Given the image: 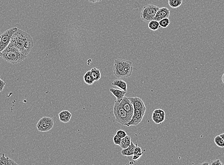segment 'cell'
I'll list each match as a JSON object with an SVG mask.
<instances>
[{
	"label": "cell",
	"instance_id": "cell-1",
	"mask_svg": "<svg viewBox=\"0 0 224 165\" xmlns=\"http://www.w3.org/2000/svg\"><path fill=\"white\" fill-rule=\"evenodd\" d=\"M10 42L25 55L28 54L34 46V42L31 35L18 28L11 37Z\"/></svg>",
	"mask_w": 224,
	"mask_h": 165
},
{
	"label": "cell",
	"instance_id": "cell-2",
	"mask_svg": "<svg viewBox=\"0 0 224 165\" xmlns=\"http://www.w3.org/2000/svg\"><path fill=\"white\" fill-rule=\"evenodd\" d=\"M133 71L131 61L124 59L114 60L113 73L117 78H127L131 75Z\"/></svg>",
	"mask_w": 224,
	"mask_h": 165
},
{
	"label": "cell",
	"instance_id": "cell-3",
	"mask_svg": "<svg viewBox=\"0 0 224 165\" xmlns=\"http://www.w3.org/2000/svg\"><path fill=\"white\" fill-rule=\"evenodd\" d=\"M2 52V59L5 61L10 62L12 64L19 63L27 58V55L21 52L11 42Z\"/></svg>",
	"mask_w": 224,
	"mask_h": 165
},
{
	"label": "cell",
	"instance_id": "cell-4",
	"mask_svg": "<svg viewBox=\"0 0 224 165\" xmlns=\"http://www.w3.org/2000/svg\"><path fill=\"white\" fill-rule=\"evenodd\" d=\"M113 111L116 121L123 125L126 126L128 122L131 120L132 117L129 116L128 112L121 106L120 101H115Z\"/></svg>",
	"mask_w": 224,
	"mask_h": 165
},
{
	"label": "cell",
	"instance_id": "cell-5",
	"mask_svg": "<svg viewBox=\"0 0 224 165\" xmlns=\"http://www.w3.org/2000/svg\"><path fill=\"white\" fill-rule=\"evenodd\" d=\"M159 7L153 5L145 6L141 12V19L146 23H149L153 20Z\"/></svg>",
	"mask_w": 224,
	"mask_h": 165
},
{
	"label": "cell",
	"instance_id": "cell-6",
	"mask_svg": "<svg viewBox=\"0 0 224 165\" xmlns=\"http://www.w3.org/2000/svg\"><path fill=\"white\" fill-rule=\"evenodd\" d=\"M17 28L14 27L9 29L7 31L4 32L1 35L0 39V50L2 51L10 44L11 40V37L14 33L16 32Z\"/></svg>",
	"mask_w": 224,
	"mask_h": 165
},
{
	"label": "cell",
	"instance_id": "cell-7",
	"mask_svg": "<svg viewBox=\"0 0 224 165\" xmlns=\"http://www.w3.org/2000/svg\"><path fill=\"white\" fill-rule=\"evenodd\" d=\"M54 125V121L52 118L44 117L38 122L37 128L41 132H47L51 130Z\"/></svg>",
	"mask_w": 224,
	"mask_h": 165
},
{
	"label": "cell",
	"instance_id": "cell-8",
	"mask_svg": "<svg viewBox=\"0 0 224 165\" xmlns=\"http://www.w3.org/2000/svg\"><path fill=\"white\" fill-rule=\"evenodd\" d=\"M146 110H134V114L131 120L127 124V127H130L131 126H136L139 124L144 118Z\"/></svg>",
	"mask_w": 224,
	"mask_h": 165
},
{
	"label": "cell",
	"instance_id": "cell-9",
	"mask_svg": "<svg viewBox=\"0 0 224 165\" xmlns=\"http://www.w3.org/2000/svg\"><path fill=\"white\" fill-rule=\"evenodd\" d=\"M120 103L123 108L125 111H126L129 116L132 118L134 114V108L131 102L129 100V98L127 97H124L122 100L120 101Z\"/></svg>",
	"mask_w": 224,
	"mask_h": 165
},
{
	"label": "cell",
	"instance_id": "cell-10",
	"mask_svg": "<svg viewBox=\"0 0 224 165\" xmlns=\"http://www.w3.org/2000/svg\"><path fill=\"white\" fill-rule=\"evenodd\" d=\"M165 112L160 109L155 110L152 114V118L155 124H161L165 120Z\"/></svg>",
	"mask_w": 224,
	"mask_h": 165
},
{
	"label": "cell",
	"instance_id": "cell-11",
	"mask_svg": "<svg viewBox=\"0 0 224 165\" xmlns=\"http://www.w3.org/2000/svg\"><path fill=\"white\" fill-rule=\"evenodd\" d=\"M128 98L134 107V110H146V107L141 98L137 97Z\"/></svg>",
	"mask_w": 224,
	"mask_h": 165
},
{
	"label": "cell",
	"instance_id": "cell-12",
	"mask_svg": "<svg viewBox=\"0 0 224 165\" xmlns=\"http://www.w3.org/2000/svg\"><path fill=\"white\" fill-rule=\"evenodd\" d=\"M170 13V10L168 8L166 7L160 8L154 17V20L159 22L163 19L168 18Z\"/></svg>",
	"mask_w": 224,
	"mask_h": 165
},
{
	"label": "cell",
	"instance_id": "cell-13",
	"mask_svg": "<svg viewBox=\"0 0 224 165\" xmlns=\"http://www.w3.org/2000/svg\"><path fill=\"white\" fill-rule=\"evenodd\" d=\"M109 91L112 94L114 95V96L116 97L117 98L116 101H121L122 100L123 97L125 96L126 93V91L114 88H110Z\"/></svg>",
	"mask_w": 224,
	"mask_h": 165
},
{
	"label": "cell",
	"instance_id": "cell-14",
	"mask_svg": "<svg viewBox=\"0 0 224 165\" xmlns=\"http://www.w3.org/2000/svg\"><path fill=\"white\" fill-rule=\"evenodd\" d=\"M72 117V114L69 111H62L59 114V120L61 122L63 123H67L70 120Z\"/></svg>",
	"mask_w": 224,
	"mask_h": 165
},
{
	"label": "cell",
	"instance_id": "cell-15",
	"mask_svg": "<svg viewBox=\"0 0 224 165\" xmlns=\"http://www.w3.org/2000/svg\"><path fill=\"white\" fill-rule=\"evenodd\" d=\"M112 85L113 86H117L122 90L126 92L127 90V85L126 82L124 80L120 79H116L114 80L112 83Z\"/></svg>",
	"mask_w": 224,
	"mask_h": 165
},
{
	"label": "cell",
	"instance_id": "cell-16",
	"mask_svg": "<svg viewBox=\"0 0 224 165\" xmlns=\"http://www.w3.org/2000/svg\"><path fill=\"white\" fill-rule=\"evenodd\" d=\"M136 146L135 144L133 143L132 142H131V145L128 147L127 148L123 149L122 151H121V154H122L123 156H131L134 155V149Z\"/></svg>",
	"mask_w": 224,
	"mask_h": 165
},
{
	"label": "cell",
	"instance_id": "cell-17",
	"mask_svg": "<svg viewBox=\"0 0 224 165\" xmlns=\"http://www.w3.org/2000/svg\"><path fill=\"white\" fill-rule=\"evenodd\" d=\"M17 165V164L9 157H5V154H2V156L0 157V165Z\"/></svg>",
	"mask_w": 224,
	"mask_h": 165
},
{
	"label": "cell",
	"instance_id": "cell-18",
	"mask_svg": "<svg viewBox=\"0 0 224 165\" xmlns=\"http://www.w3.org/2000/svg\"><path fill=\"white\" fill-rule=\"evenodd\" d=\"M131 143V138L128 135H127L121 139V143L120 147L123 149L129 147Z\"/></svg>",
	"mask_w": 224,
	"mask_h": 165
},
{
	"label": "cell",
	"instance_id": "cell-19",
	"mask_svg": "<svg viewBox=\"0 0 224 165\" xmlns=\"http://www.w3.org/2000/svg\"><path fill=\"white\" fill-rule=\"evenodd\" d=\"M84 82L87 85H91L94 82V79L91 73L90 70L87 71L84 76Z\"/></svg>",
	"mask_w": 224,
	"mask_h": 165
},
{
	"label": "cell",
	"instance_id": "cell-20",
	"mask_svg": "<svg viewBox=\"0 0 224 165\" xmlns=\"http://www.w3.org/2000/svg\"><path fill=\"white\" fill-rule=\"evenodd\" d=\"M91 73L94 79V82H98L100 79L101 77V73L98 69L94 67L90 70Z\"/></svg>",
	"mask_w": 224,
	"mask_h": 165
},
{
	"label": "cell",
	"instance_id": "cell-21",
	"mask_svg": "<svg viewBox=\"0 0 224 165\" xmlns=\"http://www.w3.org/2000/svg\"><path fill=\"white\" fill-rule=\"evenodd\" d=\"M148 27L152 31H155L158 29L160 26L158 21L153 20L148 23Z\"/></svg>",
	"mask_w": 224,
	"mask_h": 165
},
{
	"label": "cell",
	"instance_id": "cell-22",
	"mask_svg": "<svg viewBox=\"0 0 224 165\" xmlns=\"http://www.w3.org/2000/svg\"><path fill=\"white\" fill-rule=\"evenodd\" d=\"M182 0H168V4L172 8L179 7L182 4Z\"/></svg>",
	"mask_w": 224,
	"mask_h": 165
},
{
	"label": "cell",
	"instance_id": "cell-23",
	"mask_svg": "<svg viewBox=\"0 0 224 165\" xmlns=\"http://www.w3.org/2000/svg\"><path fill=\"white\" fill-rule=\"evenodd\" d=\"M216 145L220 148H224V140L220 135L216 136L214 139Z\"/></svg>",
	"mask_w": 224,
	"mask_h": 165
},
{
	"label": "cell",
	"instance_id": "cell-24",
	"mask_svg": "<svg viewBox=\"0 0 224 165\" xmlns=\"http://www.w3.org/2000/svg\"><path fill=\"white\" fill-rule=\"evenodd\" d=\"M159 23L160 27L165 28L168 27V25L170 24V20L168 18H165L159 21Z\"/></svg>",
	"mask_w": 224,
	"mask_h": 165
},
{
	"label": "cell",
	"instance_id": "cell-25",
	"mask_svg": "<svg viewBox=\"0 0 224 165\" xmlns=\"http://www.w3.org/2000/svg\"><path fill=\"white\" fill-rule=\"evenodd\" d=\"M121 139H122L120 137L116 134L113 138L114 143L115 145L120 146L121 143Z\"/></svg>",
	"mask_w": 224,
	"mask_h": 165
},
{
	"label": "cell",
	"instance_id": "cell-26",
	"mask_svg": "<svg viewBox=\"0 0 224 165\" xmlns=\"http://www.w3.org/2000/svg\"><path fill=\"white\" fill-rule=\"evenodd\" d=\"M116 134L119 136V137H120L121 139L124 138V137H126V136L127 135L126 131L125 130H122V129L117 130V133H116Z\"/></svg>",
	"mask_w": 224,
	"mask_h": 165
},
{
	"label": "cell",
	"instance_id": "cell-27",
	"mask_svg": "<svg viewBox=\"0 0 224 165\" xmlns=\"http://www.w3.org/2000/svg\"><path fill=\"white\" fill-rule=\"evenodd\" d=\"M5 84L6 83L1 79V77H0V92H2L4 90Z\"/></svg>",
	"mask_w": 224,
	"mask_h": 165
},
{
	"label": "cell",
	"instance_id": "cell-28",
	"mask_svg": "<svg viewBox=\"0 0 224 165\" xmlns=\"http://www.w3.org/2000/svg\"><path fill=\"white\" fill-rule=\"evenodd\" d=\"M211 164L212 165H223V163L221 162V161L219 160H214L212 161Z\"/></svg>",
	"mask_w": 224,
	"mask_h": 165
},
{
	"label": "cell",
	"instance_id": "cell-29",
	"mask_svg": "<svg viewBox=\"0 0 224 165\" xmlns=\"http://www.w3.org/2000/svg\"><path fill=\"white\" fill-rule=\"evenodd\" d=\"M101 1H102V0H88V1L90 2L93 3V4H94L95 2H99Z\"/></svg>",
	"mask_w": 224,
	"mask_h": 165
},
{
	"label": "cell",
	"instance_id": "cell-30",
	"mask_svg": "<svg viewBox=\"0 0 224 165\" xmlns=\"http://www.w3.org/2000/svg\"><path fill=\"white\" fill-rule=\"evenodd\" d=\"M220 136L223 139V140H224V133L221 134L220 135Z\"/></svg>",
	"mask_w": 224,
	"mask_h": 165
},
{
	"label": "cell",
	"instance_id": "cell-31",
	"mask_svg": "<svg viewBox=\"0 0 224 165\" xmlns=\"http://www.w3.org/2000/svg\"><path fill=\"white\" fill-rule=\"evenodd\" d=\"M202 165H210V163H208V162H203V163H202Z\"/></svg>",
	"mask_w": 224,
	"mask_h": 165
},
{
	"label": "cell",
	"instance_id": "cell-32",
	"mask_svg": "<svg viewBox=\"0 0 224 165\" xmlns=\"http://www.w3.org/2000/svg\"><path fill=\"white\" fill-rule=\"evenodd\" d=\"M222 82H223V83L224 84V73L222 77Z\"/></svg>",
	"mask_w": 224,
	"mask_h": 165
},
{
	"label": "cell",
	"instance_id": "cell-33",
	"mask_svg": "<svg viewBox=\"0 0 224 165\" xmlns=\"http://www.w3.org/2000/svg\"><path fill=\"white\" fill-rule=\"evenodd\" d=\"M0 39H1V36H0ZM0 57H2V52L1 51V50H0Z\"/></svg>",
	"mask_w": 224,
	"mask_h": 165
}]
</instances>
